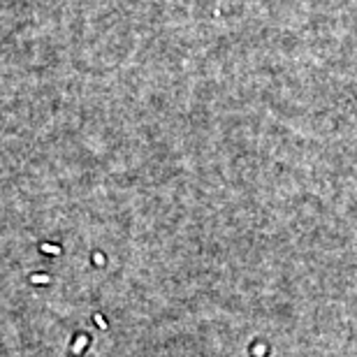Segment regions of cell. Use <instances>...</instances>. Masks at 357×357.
Here are the masks:
<instances>
[{
  "instance_id": "1",
  "label": "cell",
  "mask_w": 357,
  "mask_h": 357,
  "mask_svg": "<svg viewBox=\"0 0 357 357\" xmlns=\"http://www.w3.org/2000/svg\"><path fill=\"white\" fill-rule=\"evenodd\" d=\"M42 251H46V253H61V248H58V246H49V244H42Z\"/></svg>"
},
{
  "instance_id": "3",
  "label": "cell",
  "mask_w": 357,
  "mask_h": 357,
  "mask_svg": "<svg viewBox=\"0 0 357 357\" xmlns=\"http://www.w3.org/2000/svg\"><path fill=\"white\" fill-rule=\"evenodd\" d=\"M49 276H33V283H46Z\"/></svg>"
},
{
  "instance_id": "2",
  "label": "cell",
  "mask_w": 357,
  "mask_h": 357,
  "mask_svg": "<svg viewBox=\"0 0 357 357\" xmlns=\"http://www.w3.org/2000/svg\"><path fill=\"white\" fill-rule=\"evenodd\" d=\"M84 346H86V336H81V339L77 341V346H74V353H79V350L84 348Z\"/></svg>"
}]
</instances>
